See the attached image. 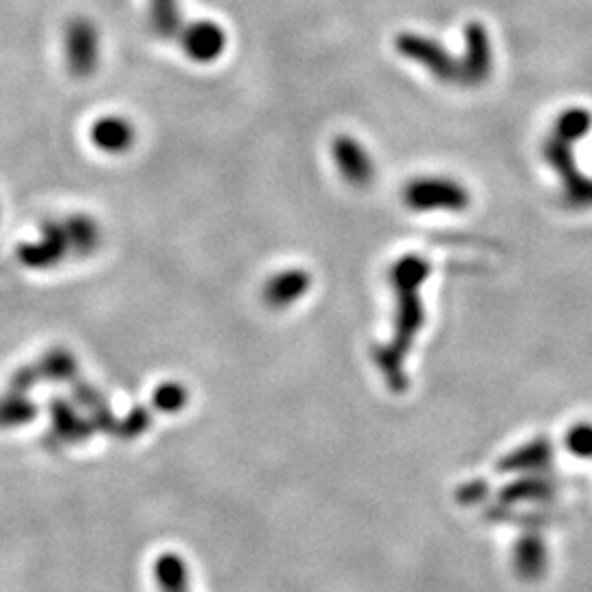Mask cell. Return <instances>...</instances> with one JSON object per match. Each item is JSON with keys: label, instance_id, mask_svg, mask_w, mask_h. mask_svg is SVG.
<instances>
[{"label": "cell", "instance_id": "cell-1", "mask_svg": "<svg viewBox=\"0 0 592 592\" xmlns=\"http://www.w3.org/2000/svg\"><path fill=\"white\" fill-rule=\"evenodd\" d=\"M66 62L73 75L86 77L97 69L99 62V34L90 21L77 18L66 27L64 36Z\"/></svg>", "mask_w": 592, "mask_h": 592}, {"label": "cell", "instance_id": "cell-2", "mask_svg": "<svg viewBox=\"0 0 592 592\" xmlns=\"http://www.w3.org/2000/svg\"><path fill=\"white\" fill-rule=\"evenodd\" d=\"M71 252L62 224H47L38 242H29L21 248V261L34 270H47L58 266Z\"/></svg>", "mask_w": 592, "mask_h": 592}, {"label": "cell", "instance_id": "cell-3", "mask_svg": "<svg viewBox=\"0 0 592 592\" xmlns=\"http://www.w3.org/2000/svg\"><path fill=\"white\" fill-rule=\"evenodd\" d=\"M136 140V130L121 114H103L90 127V143L103 155H125Z\"/></svg>", "mask_w": 592, "mask_h": 592}, {"label": "cell", "instance_id": "cell-4", "mask_svg": "<svg viewBox=\"0 0 592 592\" xmlns=\"http://www.w3.org/2000/svg\"><path fill=\"white\" fill-rule=\"evenodd\" d=\"M183 45H185V51L192 60L196 62H211L215 60L224 45H226V38L222 34V29L213 23H198L194 27L187 29L185 38H183Z\"/></svg>", "mask_w": 592, "mask_h": 592}, {"label": "cell", "instance_id": "cell-5", "mask_svg": "<svg viewBox=\"0 0 592 592\" xmlns=\"http://www.w3.org/2000/svg\"><path fill=\"white\" fill-rule=\"evenodd\" d=\"M436 200H439V207H455V205L459 207L466 202L464 192L446 183H417L410 189V202L417 207H430V205H436Z\"/></svg>", "mask_w": 592, "mask_h": 592}, {"label": "cell", "instance_id": "cell-6", "mask_svg": "<svg viewBox=\"0 0 592 592\" xmlns=\"http://www.w3.org/2000/svg\"><path fill=\"white\" fill-rule=\"evenodd\" d=\"M69 248L75 255H90L99 246V226L86 215H73L64 224Z\"/></svg>", "mask_w": 592, "mask_h": 592}, {"label": "cell", "instance_id": "cell-7", "mask_svg": "<svg viewBox=\"0 0 592 592\" xmlns=\"http://www.w3.org/2000/svg\"><path fill=\"white\" fill-rule=\"evenodd\" d=\"M155 572L163 592H187V572L181 555L163 553L155 564Z\"/></svg>", "mask_w": 592, "mask_h": 592}, {"label": "cell", "instance_id": "cell-8", "mask_svg": "<svg viewBox=\"0 0 592 592\" xmlns=\"http://www.w3.org/2000/svg\"><path fill=\"white\" fill-rule=\"evenodd\" d=\"M185 399H187V393L181 384H163L155 393V404L165 412L178 410L185 404Z\"/></svg>", "mask_w": 592, "mask_h": 592}, {"label": "cell", "instance_id": "cell-9", "mask_svg": "<svg viewBox=\"0 0 592 592\" xmlns=\"http://www.w3.org/2000/svg\"><path fill=\"white\" fill-rule=\"evenodd\" d=\"M32 415V406L23 402L18 395L0 404V425H16L23 423Z\"/></svg>", "mask_w": 592, "mask_h": 592}]
</instances>
